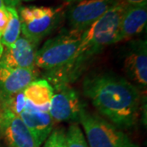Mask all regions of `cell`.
Masks as SVG:
<instances>
[{
  "mask_svg": "<svg viewBox=\"0 0 147 147\" xmlns=\"http://www.w3.org/2000/svg\"><path fill=\"white\" fill-rule=\"evenodd\" d=\"M84 95L101 115L119 128H130L137 122L141 92L126 79L100 74L87 77L83 84Z\"/></svg>",
  "mask_w": 147,
  "mask_h": 147,
  "instance_id": "1",
  "label": "cell"
},
{
  "mask_svg": "<svg viewBox=\"0 0 147 147\" xmlns=\"http://www.w3.org/2000/svg\"><path fill=\"white\" fill-rule=\"evenodd\" d=\"M127 5L124 2L119 0L83 33L79 48L71 61L61 69L44 74L45 79L53 88L70 85L76 81L92 60L106 46L114 43Z\"/></svg>",
  "mask_w": 147,
  "mask_h": 147,
  "instance_id": "2",
  "label": "cell"
},
{
  "mask_svg": "<svg viewBox=\"0 0 147 147\" xmlns=\"http://www.w3.org/2000/svg\"><path fill=\"white\" fill-rule=\"evenodd\" d=\"M84 32L64 30L49 38L37 51L35 66L46 73H52L64 67L71 61L79 48Z\"/></svg>",
  "mask_w": 147,
  "mask_h": 147,
  "instance_id": "3",
  "label": "cell"
},
{
  "mask_svg": "<svg viewBox=\"0 0 147 147\" xmlns=\"http://www.w3.org/2000/svg\"><path fill=\"white\" fill-rule=\"evenodd\" d=\"M79 122L84 127L89 147H139L119 127L84 108Z\"/></svg>",
  "mask_w": 147,
  "mask_h": 147,
  "instance_id": "4",
  "label": "cell"
},
{
  "mask_svg": "<svg viewBox=\"0 0 147 147\" xmlns=\"http://www.w3.org/2000/svg\"><path fill=\"white\" fill-rule=\"evenodd\" d=\"M64 11L62 7L28 6L19 9L21 34L30 41L38 45L43 38L47 36L59 26Z\"/></svg>",
  "mask_w": 147,
  "mask_h": 147,
  "instance_id": "5",
  "label": "cell"
},
{
  "mask_svg": "<svg viewBox=\"0 0 147 147\" xmlns=\"http://www.w3.org/2000/svg\"><path fill=\"white\" fill-rule=\"evenodd\" d=\"M53 89L55 91L48 109L53 121H79L80 113L85 108L79 92L70 85H64Z\"/></svg>",
  "mask_w": 147,
  "mask_h": 147,
  "instance_id": "6",
  "label": "cell"
},
{
  "mask_svg": "<svg viewBox=\"0 0 147 147\" xmlns=\"http://www.w3.org/2000/svg\"><path fill=\"white\" fill-rule=\"evenodd\" d=\"M119 0H82L75 2L67 11L71 30L84 32L100 19Z\"/></svg>",
  "mask_w": 147,
  "mask_h": 147,
  "instance_id": "7",
  "label": "cell"
},
{
  "mask_svg": "<svg viewBox=\"0 0 147 147\" xmlns=\"http://www.w3.org/2000/svg\"><path fill=\"white\" fill-rule=\"evenodd\" d=\"M0 131L9 147H36L34 137L19 116L0 109Z\"/></svg>",
  "mask_w": 147,
  "mask_h": 147,
  "instance_id": "8",
  "label": "cell"
},
{
  "mask_svg": "<svg viewBox=\"0 0 147 147\" xmlns=\"http://www.w3.org/2000/svg\"><path fill=\"white\" fill-rule=\"evenodd\" d=\"M124 70L138 88L146 90L147 87V45L145 40L130 43L124 59Z\"/></svg>",
  "mask_w": 147,
  "mask_h": 147,
  "instance_id": "9",
  "label": "cell"
},
{
  "mask_svg": "<svg viewBox=\"0 0 147 147\" xmlns=\"http://www.w3.org/2000/svg\"><path fill=\"white\" fill-rule=\"evenodd\" d=\"M37 47L38 44L21 35L12 46L3 48L0 64L11 68H34Z\"/></svg>",
  "mask_w": 147,
  "mask_h": 147,
  "instance_id": "10",
  "label": "cell"
},
{
  "mask_svg": "<svg viewBox=\"0 0 147 147\" xmlns=\"http://www.w3.org/2000/svg\"><path fill=\"white\" fill-rule=\"evenodd\" d=\"M34 137L36 147H40L53 131V119L48 111L38 110L28 101L19 115Z\"/></svg>",
  "mask_w": 147,
  "mask_h": 147,
  "instance_id": "11",
  "label": "cell"
},
{
  "mask_svg": "<svg viewBox=\"0 0 147 147\" xmlns=\"http://www.w3.org/2000/svg\"><path fill=\"white\" fill-rule=\"evenodd\" d=\"M38 70L33 69L11 68L0 64V96H8L23 92L36 80Z\"/></svg>",
  "mask_w": 147,
  "mask_h": 147,
  "instance_id": "12",
  "label": "cell"
},
{
  "mask_svg": "<svg viewBox=\"0 0 147 147\" xmlns=\"http://www.w3.org/2000/svg\"><path fill=\"white\" fill-rule=\"evenodd\" d=\"M147 22V3L139 5H127L115 42L129 39L143 31Z\"/></svg>",
  "mask_w": 147,
  "mask_h": 147,
  "instance_id": "13",
  "label": "cell"
},
{
  "mask_svg": "<svg viewBox=\"0 0 147 147\" xmlns=\"http://www.w3.org/2000/svg\"><path fill=\"white\" fill-rule=\"evenodd\" d=\"M54 89L46 79H36L23 91L27 101L38 110L48 111Z\"/></svg>",
  "mask_w": 147,
  "mask_h": 147,
  "instance_id": "14",
  "label": "cell"
},
{
  "mask_svg": "<svg viewBox=\"0 0 147 147\" xmlns=\"http://www.w3.org/2000/svg\"><path fill=\"white\" fill-rule=\"evenodd\" d=\"M9 13V20L5 30L1 38V44L3 48L12 46L21 36V21L16 8L7 7Z\"/></svg>",
  "mask_w": 147,
  "mask_h": 147,
  "instance_id": "15",
  "label": "cell"
},
{
  "mask_svg": "<svg viewBox=\"0 0 147 147\" xmlns=\"http://www.w3.org/2000/svg\"><path fill=\"white\" fill-rule=\"evenodd\" d=\"M65 147H89L80 127L75 123L69 127L65 132Z\"/></svg>",
  "mask_w": 147,
  "mask_h": 147,
  "instance_id": "16",
  "label": "cell"
},
{
  "mask_svg": "<svg viewBox=\"0 0 147 147\" xmlns=\"http://www.w3.org/2000/svg\"><path fill=\"white\" fill-rule=\"evenodd\" d=\"M65 131L63 128H57L51 132L43 147H65Z\"/></svg>",
  "mask_w": 147,
  "mask_h": 147,
  "instance_id": "17",
  "label": "cell"
},
{
  "mask_svg": "<svg viewBox=\"0 0 147 147\" xmlns=\"http://www.w3.org/2000/svg\"><path fill=\"white\" fill-rule=\"evenodd\" d=\"M8 20H9V13L7 8L6 7H0V57L3 53V47L1 44V38L7 26Z\"/></svg>",
  "mask_w": 147,
  "mask_h": 147,
  "instance_id": "18",
  "label": "cell"
},
{
  "mask_svg": "<svg viewBox=\"0 0 147 147\" xmlns=\"http://www.w3.org/2000/svg\"><path fill=\"white\" fill-rule=\"evenodd\" d=\"M3 2H4V5L7 7L16 8V7H18L21 3V0H3Z\"/></svg>",
  "mask_w": 147,
  "mask_h": 147,
  "instance_id": "19",
  "label": "cell"
},
{
  "mask_svg": "<svg viewBox=\"0 0 147 147\" xmlns=\"http://www.w3.org/2000/svg\"><path fill=\"white\" fill-rule=\"evenodd\" d=\"M124 2L127 5H139L147 3V0H121Z\"/></svg>",
  "mask_w": 147,
  "mask_h": 147,
  "instance_id": "20",
  "label": "cell"
},
{
  "mask_svg": "<svg viewBox=\"0 0 147 147\" xmlns=\"http://www.w3.org/2000/svg\"><path fill=\"white\" fill-rule=\"evenodd\" d=\"M5 5H4V2L3 0H0V7H4Z\"/></svg>",
  "mask_w": 147,
  "mask_h": 147,
  "instance_id": "21",
  "label": "cell"
},
{
  "mask_svg": "<svg viewBox=\"0 0 147 147\" xmlns=\"http://www.w3.org/2000/svg\"><path fill=\"white\" fill-rule=\"evenodd\" d=\"M67 3H75V2H79V1H82V0H65Z\"/></svg>",
  "mask_w": 147,
  "mask_h": 147,
  "instance_id": "22",
  "label": "cell"
},
{
  "mask_svg": "<svg viewBox=\"0 0 147 147\" xmlns=\"http://www.w3.org/2000/svg\"><path fill=\"white\" fill-rule=\"evenodd\" d=\"M21 1H24V2H30V1H33V0H21Z\"/></svg>",
  "mask_w": 147,
  "mask_h": 147,
  "instance_id": "23",
  "label": "cell"
}]
</instances>
